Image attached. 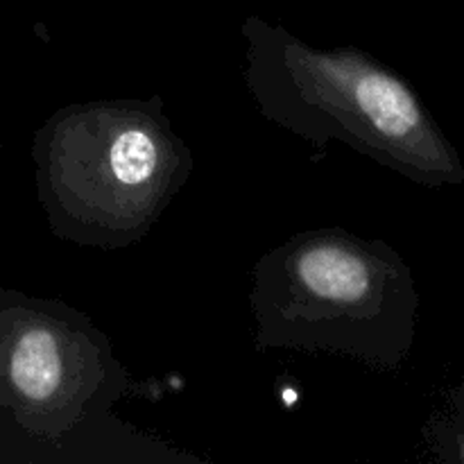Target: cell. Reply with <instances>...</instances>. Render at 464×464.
<instances>
[{
  "mask_svg": "<svg viewBox=\"0 0 464 464\" xmlns=\"http://www.w3.org/2000/svg\"><path fill=\"white\" fill-rule=\"evenodd\" d=\"M258 352H324L397 372L411 356L420 295L401 254L343 227L299 231L252 270Z\"/></svg>",
  "mask_w": 464,
  "mask_h": 464,
  "instance_id": "2",
  "label": "cell"
},
{
  "mask_svg": "<svg viewBox=\"0 0 464 464\" xmlns=\"http://www.w3.org/2000/svg\"><path fill=\"white\" fill-rule=\"evenodd\" d=\"M39 190L53 234L122 249L152 231L195 168L161 98L59 109L36 134Z\"/></svg>",
  "mask_w": 464,
  "mask_h": 464,
  "instance_id": "3",
  "label": "cell"
},
{
  "mask_svg": "<svg viewBox=\"0 0 464 464\" xmlns=\"http://www.w3.org/2000/svg\"><path fill=\"white\" fill-rule=\"evenodd\" d=\"M243 80L267 121L315 148L331 140L430 186L464 181L460 154L411 84L361 48L320 50L247 16Z\"/></svg>",
  "mask_w": 464,
  "mask_h": 464,
  "instance_id": "1",
  "label": "cell"
},
{
  "mask_svg": "<svg viewBox=\"0 0 464 464\" xmlns=\"http://www.w3.org/2000/svg\"><path fill=\"white\" fill-rule=\"evenodd\" d=\"M5 376L45 438L63 440L109 417L121 399L143 394L93 322L68 304H39L21 317Z\"/></svg>",
  "mask_w": 464,
  "mask_h": 464,
  "instance_id": "4",
  "label": "cell"
}]
</instances>
